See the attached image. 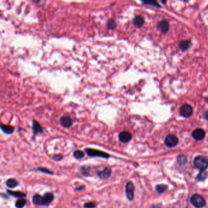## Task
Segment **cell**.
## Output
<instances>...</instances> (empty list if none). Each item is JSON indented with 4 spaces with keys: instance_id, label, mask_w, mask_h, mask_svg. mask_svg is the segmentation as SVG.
Instances as JSON below:
<instances>
[{
    "instance_id": "1",
    "label": "cell",
    "mask_w": 208,
    "mask_h": 208,
    "mask_svg": "<svg viewBox=\"0 0 208 208\" xmlns=\"http://www.w3.org/2000/svg\"><path fill=\"white\" fill-rule=\"evenodd\" d=\"M54 200V195L51 192H46L44 196L39 194L34 195L33 197V202L37 206H48Z\"/></svg>"
},
{
    "instance_id": "2",
    "label": "cell",
    "mask_w": 208,
    "mask_h": 208,
    "mask_svg": "<svg viewBox=\"0 0 208 208\" xmlns=\"http://www.w3.org/2000/svg\"><path fill=\"white\" fill-rule=\"evenodd\" d=\"M194 166L201 172L205 171L208 167V159L202 156H199L195 158Z\"/></svg>"
},
{
    "instance_id": "3",
    "label": "cell",
    "mask_w": 208,
    "mask_h": 208,
    "mask_svg": "<svg viewBox=\"0 0 208 208\" xmlns=\"http://www.w3.org/2000/svg\"><path fill=\"white\" fill-rule=\"evenodd\" d=\"M86 154L90 156V157H101V158H105V159H108L110 157V156L107 153H105L104 151L96 150L94 148H85V150Z\"/></svg>"
},
{
    "instance_id": "4",
    "label": "cell",
    "mask_w": 208,
    "mask_h": 208,
    "mask_svg": "<svg viewBox=\"0 0 208 208\" xmlns=\"http://www.w3.org/2000/svg\"><path fill=\"white\" fill-rule=\"evenodd\" d=\"M191 201L192 204L197 208H201L206 205V201L204 198L198 194L193 195L191 198Z\"/></svg>"
},
{
    "instance_id": "5",
    "label": "cell",
    "mask_w": 208,
    "mask_h": 208,
    "mask_svg": "<svg viewBox=\"0 0 208 208\" xmlns=\"http://www.w3.org/2000/svg\"><path fill=\"white\" fill-rule=\"evenodd\" d=\"M125 192L127 198L132 201L134 197V186L132 182L129 181L126 183L125 187Z\"/></svg>"
},
{
    "instance_id": "6",
    "label": "cell",
    "mask_w": 208,
    "mask_h": 208,
    "mask_svg": "<svg viewBox=\"0 0 208 208\" xmlns=\"http://www.w3.org/2000/svg\"><path fill=\"white\" fill-rule=\"evenodd\" d=\"M180 114L182 117L186 118L189 117L193 114V109L191 105L186 104V105H184L181 107Z\"/></svg>"
},
{
    "instance_id": "7",
    "label": "cell",
    "mask_w": 208,
    "mask_h": 208,
    "mask_svg": "<svg viewBox=\"0 0 208 208\" xmlns=\"http://www.w3.org/2000/svg\"><path fill=\"white\" fill-rule=\"evenodd\" d=\"M178 144V139L175 135H168L165 139V144L168 147H174Z\"/></svg>"
},
{
    "instance_id": "8",
    "label": "cell",
    "mask_w": 208,
    "mask_h": 208,
    "mask_svg": "<svg viewBox=\"0 0 208 208\" xmlns=\"http://www.w3.org/2000/svg\"><path fill=\"white\" fill-rule=\"evenodd\" d=\"M119 139L120 141L122 143H128L131 141L132 139V135L130 132L127 131L121 132L119 134Z\"/></svg>"
},
{
    "instance_id": "9",
    "label": "cell",
    "mask_w": 208,
    "mask_h": 208,
    "mask_svg": "<svg viewBox=\"0 0 208 208\" xmlns=\"http://www.w3.org/2000/svg\"><path fill=\"white\" fill-rule=\"evenodd\" d=\"M112 171L109 168H105L103 170L100 171L97 173V176L101 180H107L111 175Z\"/></svg>"
},
{
    "instance_id": "10",
    "label": "cell",
    "mask_w": 208,
    "mask_h": 208,
    "mask_svg": "<svg viewBox=\"0 0 208 208\" xmlns=\"http://www.w3.org/2000/svg\"><path fill=\"white\" fill-rule=\"evenodd\" d=\"M205 136V132L201 128L195 130L192 132V137L197 140H201L204 139Z\"/></svg>"
},
{
    "instance_id": "11",
    "label": "cell",
    "mask_w": 208,
    "mask_h": 208,
    "mask_svg": "<svg viewBox=\"0 0 208 208\" xmlns=\"http://www.w3.org/2000/svg\"><path fill=\"white\" fill-rule=\"evenodd\" d=\"M60 123L64 128H70L73 125V120L68 116H63L60 119Z\"/></svg>"
},
{
    "instance_id": "12",
    "label": "cell",
    "mask_w": 208,
    "mask_h": 208,
    "mask_svg": "<svg viewBox=\"0 0 208 208\" xmlns=\"http://www.w3.org/2000/svg\"><path fill=\"white\" fill-rule=\"evenodd\" d=\"M33 130L34 136L37 134H42L44 132L42 127L36 120H33Z\"/></svg>"
},
{
    "instance_id": "13",
    "label": "cell",
    "mask_w": 208,
    "mask_h": 208,
    "mask_svg": "<svg viewBox=\"0 0 208 208\" xmlns=\"http://www.w3.org/2000/svg\"><path fill=\"white\" fill-rule=\"evenodd\" d=\"M158 28L162 33H167L169 29V24L166 20H162L158 23Z\"/></svg>"
},
{
    "instance_id": "14",
    "label": "cell",
    "mask_w": 208,
    "mask_h": 208,
    "mask_svg": "<svg viewBox=\"0 0 208 208\" xmlns=\"http://www.w3.org/2000/svg\"><path fill=\"white\" fill-rule=\"evenodd\" d=\"M132 23L137 28H141L144 23V19L141 16H136L133 19Z\"/></svg>"
},
{
    "instance_id": "15",
    "label": "cell",
    "mask_w": 208,
    "mask_h": 208,
    "mask_svg": "<svg viewBox=\"0 0 208 208\" xmlns=\"http://www.w3.org/2000/svg\"><path fill=\"white\" fill-rule=\"evenodd\" d=\"M7 192L8 193L9 195H11V196L15 197L20 199L24 198L26 197V195L25 193L19 191H12L10 190H7Z\"/></svg>"
},
{
    "instance_id": "16",
    "label": "cell",
    "mask_w": 208,
    "mask_h": 208,
    "mask_svg": "<svg viewBox=\"0 0 208 208\" xmlns=\"http://www.w3.org/2000/svg\"><path fill=\"white\" fill-rule=\"evenodd\" d=\"M1 129L4 133L7 134H10L14 132V128L9 125L2 124L1 125Z\"/></svg>"
},
{
    "instance_id": "17",
    "label": "cell",
    "mask_w": 208,
    "mask_h": 208,
    "mask_svg": "<svg viewBox=\"0 0 208 208\" xmlns=\"http://www.w3.org/2000/svg\"><path fill=\"white\" fill-rule=\"evenodd\" d=\"M18 185V182L14 178H10L7 181H6V186H7L9 188L13 189L16 187Z\"/></svg>"
},
{
    "instance_id": "18",
    "label": "cell",
    "mask_w": 208,
    "mask_h": 208,
    "mask_svg": "<svg viewBox=\"0 0 208 208\" xmlns=\"http://www.w3.org/2000/svg\"><path fill=\"white\" fill-rule=\"evenodd\" d=\"M90 167L88 166H83L80 168V172L82 175L84 176H88L90 174Z\"/></svg>"
},
{
    "instance_id": "19",
    "label": "cell",
    "mask_w": 208,
    "mask_h": 208,
    "mask_svg": "<svg viewBox=\"0 0 208 208\" xmlns=\"http://www.w3.org/2000/svg\"><path fill=\"white\" fill-rule=\"evenodd\" d=\"M27 201L25 198H21L18 200L15 204L16 208H23L24 206L26 205Z\"/></svg>"
},
{
    "instance_id": "20",
    "label": "cell",
    "mask_w": 208,
    "mask_h": 208,
    "mask_svg": "<svg viewBox=\"0 0 208 208\" xmlns=\"http://www.w3.org/2000/svg\"><path fill=\"white\" fill-rule=\"evenodd\" d=\"M73 156L76 159H81L85 156L84 153L81 150H76L73 152Z\"/></svg>"
},
{
    "instance_id": "21",
    "label": "cell",
    "mask_w": 208,
    "mask_h": 208,
    "mask_svg": "<svg viewBox=\"0 0 208 208\" xmlns=\"http://www.w3.org/2000/svg\"><path fill=\"white\" fill-rule=\"evenodd\" d=\"M189 46H190V42L187 40L182 41L180 43V48L183 51L187 50L189 48Z\"/></svg>"
},
{
    "instance_id": "22",
    "label": "cell",
    "mask_w": 208,
    "mask_h": 208,
    "mask_svg": "<svg viewBox=\"0 0 208 208\" xmlns=\"http://www.w3.org/2000/svg\"><path fill=\"white\" fill-rule=\"evenodd\" d=\"M106 26L110 29H114L117 27V24H116L115 20H114L113 19H109L107 21Z\"/></svg>"
},
{
    "instance_id": "23",
    "label": "cell",
    "mask_w": 208,
    "mask_h": 208,
    "mask_svg": "<svg viewBox=\"0 0 208 208\" xmlns=\"http://www.w3.org/2000/svg\"><path fill=\"white\" fill-rule=\"evenodd\" d=\"M156 191L158 193H161L164 192L166 191L167 189V186H166V185H164V184H160V185H157L156 187Z\"/></svg>"
},
{
    "instance_id": "24",
    "label": "cell",
    "mask_w": 208,
    "mask_h": 208,
    "mask_svg": "<svg viewBox=\"0 0 208 208\" xmlns=\"http://www.w3.org/2000/svg\"><path fill=\"white\" fill-rule=\"evenodd\" d=\"M37 170L39 171V172H42V173H46V174H48V175H53L54 173L53 172H51V170H48L46 168H42V167H39L37 169Z\"/></svg>"
},
{
    "instance_id": "25",
    "label": "cell",
    "mask_w": 208,
    "mask_h": 208,
    "mask_svg": "<svg viewBox=\"0 0 208 208\" xmlns=\"http://www.w3.org/2000/svg\"><path fill=\"white\" fill-rule=\"evenodd\" d=\"M206 178V172H205V171H203V172H201L200 173L197 177V180L198 181H203Z\"/></svg>"
},
{
    "instance_id": "26",
    "label": "cell",
    "mask_w": 208,
    "mask_h": 208,
    "mask_svg": "<svg viewBox=\"0 0 208 208\" xmlns=\"http://www.w3.org/2000/svg\"><path fill=\"white\" fill-rule=\"evenodd\" d=\"M96 206V204L95 202L86 203L84 205V208H95Z\"/></svg>"
},
{
    "instance_id": "27",
    "label": "cell",
    "mask_w": 208,
    "mask_h": 208,
    "mask_svg": "<svg viewBox=\"0 0 208 208\" xmlns=\"http://www.w3.org/2000/svg\"><path fill=\"white\" fill-rule=\"evenodd\" d=\"M178 161L180 164H184L186 162V158L184 156H180L178 157Z\"/></svg>"
},
{
    "instance_id": "28",
    "label": "cell",
    "mask_w": 208,
    "mask_h": 208,
    "mask_svg": "<svg viewBox=\"0 0 208 208\" xmlns=\"http://www.w3.org/2000/svg\"><path fill=\"white\" fill-rule=\"evenodd\" d=\"M63 159V156L62 155H61L60 154L59 155H55L54 156H53V159L54 161H60L61 160H62Z\"/></svg>"
},
{
    "instance_id": "29",
    "label": "cell",
    "mask_w": 208,
    "mask_h": 208,
    "mask_svg": "<svg viewBox=\"0 0 208 208\" xmlns=\"http://www.w3.org/2000/svg\"><path fill=\"white\" fill-rule=\"evenodd\" d=\"M150 208H161V207L158 205H153L150 206Z\"/></svg>"
},
{
    "instance_id": "30",
    "label": "cell",
    "mask_w": 208,
    "mask_h": 208,
    "mask_svg": "<svg viewBox=\"0 0 208 208\" xmlns=\"http://www.w3.org/2000/svg\"><path fill=\"white\" fill-rule=\"evenodd\" d=\"M84 186H80V187H78L76 189V191H81L83 190V189H84Z\"/></svg>"
},
{
    "instance_id": "31",
    "label": "cell",
    "mask_w": 208,
    "mask_h": 208,
    "mask_svg": "<svg viewBox=\"0 0 208 208\" xmlns=\"http://www.w3.org/2000/svg\"><path fill=\"white\" fill-rule=\"evenodd\" d=\"M204 117L206 120H208V112H206V113L204 114Z\"/></svg>"
}]
</instances>
